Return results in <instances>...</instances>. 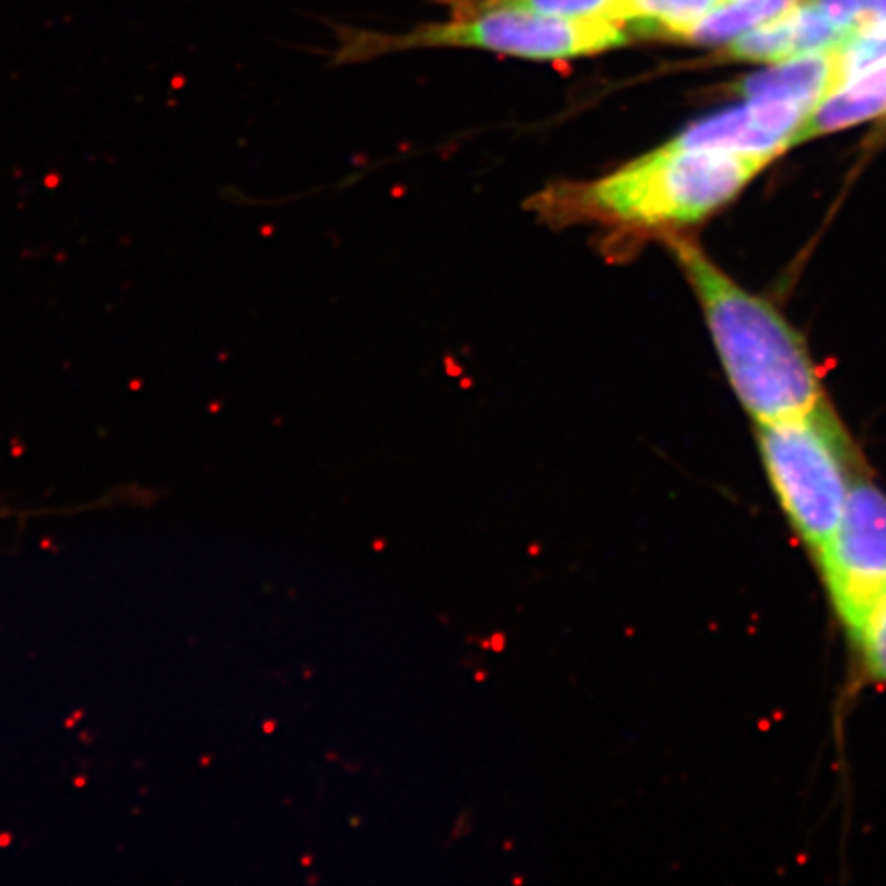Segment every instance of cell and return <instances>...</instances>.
<instances>
[{"mask_svg":"<svg viewBox=\"0 0 886 886\" xmlns=\"http://www.w3.org/2000/svg\"><path fill=\"white\" fill-rule=\"evenodd\" d=\"M770 158L671 142L611 175L585 185H562L540 197L546 216H587L644 228L695 222L757 175Z\"/></svg>","mask_w":886,"mask_h":886,"instance_id":"cell-2","label":"cell"},{"mask_svg":"<svg viewBox=\"0 0 886 886\" xmlns=\"http://www.w3.org/2000/svg\"><path fill=\"white\" fill-rule=\"evenodd\" d=\"M815 560L837 620L851 636L886 587V492L860 476Z\"/></svg>","mask_w":886,"mask_h":886,"instance_id":"cell-5","label":"cell"},{"mask_svg":"<svg viewBox=\"0 0 886 886\" xmlns=\"http://www.w3.org/2000/svg\"><path fill=\"white\" fill-rule=\"evenodd\" d=\"M880 115H886V62L843 80L821 98L808 113L798 142Z\"/></svg>","mask_w":886,"mask_h":886,"instance_id":"cell-9","label":"cell"},{"mask_svg":"<svg viewBox=\"0 0 886 886\" xmlns=\"http://www.w3.org/2000/svg\"><path fill=\"white\" fill-rule=\"evenodd\" d=\"M837 85L839 60L835 48L780 60V64L747 76L738 85V93L749 101H792L813 111Z\"/></svg>","mask_w":886,"mask_h":886,"instance_id":"cell-8","label":"cell"},{"mask_svg":"<svg viewBox=\"0 0 886 886\" xmlns=\"http://www.w3.org/2000/svg\"><path fill=\"white\" fill-rule=\"evenodd\" d=\"M847 33L813 2L800 0L790 12L757 25L729 44L731 55L755 62H780L794 55L839 48Z\"/></svg>","mask_w":886,"mask_h":886,"instance_id":"cell-7","label":"cell"},{"mask_svg":"<svg viewBox=\"0 0 886 886\" xmlns=\"http://www.w3.org/2000/svg\"><path fill=\"white\" fill-rule=\"evenodd\" d=\"M724 0H622L618 21L628 33L688 40L689 33Z\"/></svg>","mask_w":886,"mask_h":886,"instance_id":"cell-10","label":"cell"},{"mask_svg":"<svg viewBox=\"0 0 886 886\" xmlns=\"http://www.w3.org/2000/svg\"><path fill=\"white\" fill-rule=\"evenodd\" d=\"M849 37L866 25H886V0H813Z\"/></svg>","mask_w":886,"mask_h":886,"instance_id":"cell-14","label":"cell"},{"mask_svg":"<svg viewBox=\"0 0 886 886\" xmlns=\"http://www.w3.org/2000/svg\"><path fill=\"white\" fill-rule=\"evenodd\" d=\"M763 466L788 525L813 558L837 530L858 470L847 437L829 410L759 425Z\"/></svg>","mask_w":886,"mask_h":886,"instance_id":"cell-4","label":"cell"},{"mask_svg":"<svg viewBox=\"0 0 886 886\" xmlns=\"http://www.w3.org/2000/svg\"><path fill=\"white\" fill-rule=\"evenodd\" d=\"M675 250L749 415L767 425L813 412L821 404L817 372L802 339L780 312L733 284L695 246L675 243Z\"/></svg>","mask_w":886,"mask_h":886,"instance_id":"cell-1","label":"cell"},{"mask_svg":"<svg viewBox=\"0 0 886 886\" xmlns=\"http://www.w3.org/2000/svg\"><path fill=\"white\" fill-rule=\"evenodd\" d=\"M496 4H509L528 8L541 15L562 17V19H583V21H618V10L622 0H491Z\"/></svg>","mask_w":886,"mask_h":886,"instance_id":"cell-13","label":"cell"},{"mask_svg":"<svg viewBox=\"0 0 886 886\" xmlns=\"http://www.w3.org/2000/svg\"><path fill=\"white\" fill-rule=\"evenodd\" d=\"M864 671L886 686V587L870 605L858 630L849 636Z\"/></svg>","mask_w":886,"mask_h":886,"instance_id":"cell-12","label":"cell"},{"mask_svg":"<svg viewBox=\"0 0 886 886\" xmlns=\"http://www.w3.org/2000/svg\"><path fill=\"white\" fill-rule=\"evenodd\" d=\"M628 29L616 21H583L541 15L491 0H455L445 23H429L402 35H353L341 60H361L410 48H474L528 60H571L618 48Z\"/></svg>","mask_w":886,"mask_h":886,"instance_id":"cell-3","label":"cell"},{"mask_svg":"<svg viewBox=\"0 0 886 886\" xmlns=\"http://www.w3.org/2000/svg\"><path fill=\"white\" fill-rule=\"evenodd\" d=\"M798 4L800 0H724L697 23L688 40L704 46L731 44L749 29L786 15Z\"/></svg>","mask_w":886,"mask_h":886,"instance_id":"cell-11","label":"cell"},{"mask_svg":"<svg viewBox=\"0 0 886 886\" xmlns=\"http://www.w3.org/2000/svg\"><path fill=\"white\" fill-rule=\"evenodd\" d=\"M810 109L792 101H749L704 117L679 134L677 144L774 158L798 142Z\"/></svg>","mask_w":886,"mask_h":886,"instance_id":"cell-6","label":"cell"}]
</instances>
